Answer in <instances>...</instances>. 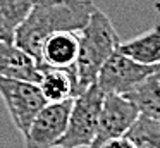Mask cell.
I'll use <instances>...</instances> for the list:
<instances>
[{
    "mask_svg": "<svg viewBox=\"0 0 160 148\" xmlns=\"http://www.w3.org/2000/svg\"><path fill=\"white\" fill-rule=\"evenodd\" d=\"M95 9L91 0H36L16 31L14 43L38 60L47 38L62 31L79 33Z\"/></svg>",
    "mask_w": 160,
    "mask_h": 148,
    "instance_id": "obj_1",
    "label": "cell"
},
{
    "mask_svg": "<svg viewBox=\"0 0 160 148\" xmlns=\"http://www.w3.org/2000/svg\"><path fill=\"white\" fill-rule=\"evenodd\" d=\"M78 40H79V48H78L74 71H76L79 93H83L88 86L97 83L100 69L119 48L121 40L110 17L102 12L98 7L93 10L84 28L78 33Z\"/></svg>",
    "mask_w": 160,
    "mask_h": 148,
    "instance_id": "obj_2",
    "label": "cell"
},
{
    "mask_svg": "<svg viewBox=\"0 0 160 148\" xmlns=\"http://www.w3.org/2000/svg\"><path fill=\"white\" fill-rule=\"evenodd\" d=\"M103 95L97 83L88 86L83 93L72 98L66 134L57 148H90L98 131L100 109Z\"/></svg>",
    "mask_w": 160,
    "mask_h": 148,
    "instance_id": "obj_3",
    "label": "cell"
},
{
    "mask_svg": "<svg viewBox=\"0 0 160 148\" xmlns=\"http://www.w3.org/2000/svg\"><path fill=\"white\" fill-rule=\"evenodd\" d=\"M0 96L9 110L16 129L24 136L35 115L47 105L38 83L0 78Z\"/></svg>",
    "mask_w": 160,
    "mask_h": 148,
    "instance_id": "obj_4",
    "label": "cell"
},
{
    "mask_svg": "<svg viewBox=\"0 0 160 148\" xmlns=\"http://www.w3.org/2000/svg\"><path fill=\"white\" fill-rule=\"evenodd\" d=\"M160 71V65H146L115 50L110 55L97 78V86L103 93L126 95L143 79Z\"/></svg>",
    "mask_w": 160,
    "mask_h": 148,
    "instance_id": "obj_5",
    "label": "cell"
},
{
    "mask_svg": "<svg viewBox=\"0 0 160 148\" xmlns=\"http://www.w3.org/2000/svg\"><path fill=\"white\" fill-rule=\"evenodd\" d=\"M72 98L47 103L31 120L24 138L26 148H57L66 134Z\"/></svg>",
    "mask_w": 160,
    "mask_h": 148,
    "instance_id": "obj_6",
    "label": "cell"
},
{
    "mask_svg": "<svg viewBox=\"0 0 160 148\" xmlns=\"http://www.w3.org/2000/svg\"><path fill=\"white\" fill-rule=\"evenodd\" d=\"M139 112L136 105L124 95L105 93L98 119V131L90 148H98L103 141L115 136H124L136 122Z\"/></svg>",
    "mask_w": 160,
    "mask_h": 148,
    "instance_id": "obj_7",
    "label": "cell"
},
{
    "mask_svg": "<svg viewBox=\"0 0 160 148\" xmlns=\"http://www.w3.org/2000/svg\"><path fill=\"white\" fill-rule=\"evenodd\" d=\"M40 74L42 71L35 57L26 54L14 41L0 40V78L38 83Z\"/></svg>",
    "mask_w": 160,
    "mask_h": 148,
    "instance_id": "obj_8",
    "label": "cell"
},
{
    "mask_svg": "<svg viewBox=\"0 0 160 148\" xmlns=\"http://www.w3.org/2000/svg\"><path fill=\"white\" fill-rule=\"evenodd\" d=\"M42 74L38 79V86L43 93L47 103L64 102L76 98L79 95L76 71L72 67H40Z\"/></svg>",
    "mask_w": 160,
    "mask_h": 148,
    "instance_id": "obj_9",
    "label": "cell"
},
{
    "mask_svg": "<svg viewBox=\"0 0 160 148\" xmlns=\"http://www.w3.org/2000/svg\"><path fill=\"white\" fill-rule=\"evenodd\" d=\"M79 40L78 33L62 31L47 38L40 48L38 65L40 67H72L76 64Z\"/></svg>",
    "mask_w": 160,
    "mask_h": 148,
    "instance_id": "obj_10",
    "label": "cell"
},
{
    "mask_svg": "<svg viewBox=\"0 0 160 148\" xmlns=\"http://www.w3.org/2000/svg\"><path fill=\"white\" fill-rule=\"evenodd\" d=\"M117 50L141 64L160 65V24H155L136 38L121 41Z\"/></svg>",
    "mask_w": 160,
    "mask_h": 148,
    "instance_id": "obj_11",
    "label": "cell"
},
{
    "mask_svg": "<svg viewBox=\"0 0 160 148\" xmlns=\"http://www.w3.org/2000/svg\"><path fill=\"white\" fill-rule=\"evenodd\" d=\"M124 96L134 103L141 115L160 119V71L143 79Z\"/></svg>",
    "mask_w": 160,
    "mask_h": 148,
    "instance_id": "obj_12",
    "label": "cell"
},
{
    "mask_svg": "<svg viewBox=\"0 0 160 148\" xmlns=\"http://www.w3.org/2000/svg\"><path fill=\"white\" fill-rule=\"evenodd\" d=\"M36 0H0V40L14 41L16 31Z\"/></svg>",
    "mask_w": 160,
    "mask_h": 148,
    "instance_id": "obj_13",
    "label": "cell"
},
{
    "mask_svg": "<svg viewBox=\"0 0 160 148\" xmlns=\"http://www.w3.org/2000/svg\"><path fill=\"white\" fill-rule=\"evenodd\" d=\"M126 136L134 143L136 148H160V119L139 114Z\"/></svg>",
    "mask_w": 160,
    "mask_h": 148,
    "instance_id": "obj_14",
    "label": "cell"
},
{
    "mask_svg": "<svg viewBox=\"0 0 160 148\" xmlns=\"http://www.w3.org/2000/svg\"><path fill=\"white\" fill-rule=\"evenodd\" d=\"M98 148H136V146L124 134V136H115V138H110V140L103 141Z\"/></svg>",
    "mask_w": 160,
    "mask_h": 148,
    "instance_id": "obj_15",
    "label": "cell"
}]
</instances>
